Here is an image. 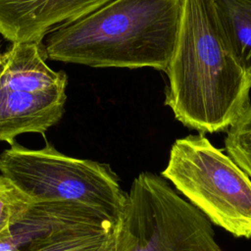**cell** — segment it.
Here are the masks:
<instances>
[{
    "mask_svg": "<svg viewBox=\"0 0 251 251\" xmlns=\"http://www.w3.org/2000/svg\"><path fill=\"white\" fill-rule=\"evenodd\" d=\"M33 203L9 178L0 175V234L20 219Z\"/></svg>",
    "mask_w": 251,
    "mask_h": 251,
    "instance_id": "12",
    "label": "cell"
},
{
    "mask_svg": "<svg viewBox=\"0 0 251 251\" xmlns=\"http://www.w3.org/2000/svg\"><path fill=\"white\" fill-rule=\"evenodd\" d=\"M0 172L33 202L79 203L116 223L126 198L108 164L67 156L48 142L29 149L15 141L0 154Z\"/></svg>",
    "mask_w": 251,
    "mask_h": 251,
    "instance_id": "5",
    "label": "cell"
},
{
    "mask_svg": "<svg viewBox=\"0 0 251 251\" xmlns=\"http://www.w3.org/2000/svg\"><path fill=\"white\" fill-rule=\"evenodd\" d=\"M114 226L103 212L66 201L34 202L0 234V251H31L54 231L72 226Z\"/></svg>",
    "mask_w": 251,
    "mask_h": 251,
    "instance_id": "8",
    "label": "cell"
},
{
    "mask_svg": "<svg viewBox=\"0 0 251 251\" xmlns=\"http://www.w3.org/2000/svg\"><path fill=\"white\" fill-rule=\"evenodd\" d=\"M184 0H112L44 38L48 59L92 68L167 72Z\"/></svg>",
    "mask_w": 251,
    "mask_h": 251,
    "instance_id": "2",
    "label": "cell"
},
{
    "mask_svg": "<svg viewBox=\"0 0 251 251\" xmlns=\"http://www.w3.org/2000/svg\"><path fill=\"white\" fill-rule=\"evenodd\" d=\"M112 0H0V34L11 43H42L56 27L79 20Z\"/></svg>",
    "mask_w": 251,
    "mask_h": 251,
    "instance_id": "7",
    "label": "cell"
},
{
    "mask_svg": "<svg viewBox=\"0 0 251 251\" xmlns=\"http://www.w3.org/2000/svg\"><path fill=\"white\" fill-rule=\"evenodd\" d=\"M115 233L116 251H222L206 216L149 172L133 179Z\"/></svg>",
    "mask_w": 251,
    "mask_h": 251,
    "instance_id": "3",
    "label": "cell"
},
{
    "mask_svg": "<svg viewBox=\"0 0 251 251\" xmlns=\"http://www.w3.org/2000/svg\"><path fill=\"white\" fill-rule=\"evenodd\" d=\"M99 251H116V233H115V227L113 231L111 232L110 236L106 240V242L103 244V246L100 248Z\"/></svg>",
    "mask_w": 251,
    "mask_h": 251,
    "instance_id": "13",
    "label": "cell"
},
{
    "mask_svg": "<svg viewBox=\"0 0 251 251\" xmlns=\"http://www.w3.org/2000/svg\"><path fill=\"white\" fill-rule=\"evenodd\" d=\"M115 226H66L51 233L31 251H99Z\"/></svg>",
    "mask_w": 251,
    "mask_h": 251,
    "instance_id": "10",
    "label": "cell"
},
{
    "mask_svg": "<svg viewBox=\"0 0 251 251\" xmlns=\"http://www.w3.org/2000/svg\"><path fill=\"white\" fill-rule=\"evenodd\" d=\"M1 59H2V53L0 52V62H1Z\"/></svg>",
    "mask_w": 251,
    "mask_h": 251,
    "instance_id": "14",
    "label": "cell"
},
{
    "mask_svg": "<svg viewBox=\"0 0 251 251\" xmlns=\"http://www.w3.org/2000/svg\"><path fill=\"white\" fill-rule=\"evenodd\" d=\"M161 176L211 223L251 238V178L203 133L177 138Z\"/></svg>",
    "mask_w": 251,
    "mask_h": 251,
    "instance_id": "4",
    "label": "cell"
},
{
    "mask_svg": "<svg viewBox=\"0 0 251 251\" xmlns=\"http://www.w3.org/2000/svg\"><path fill=\"white\" fill-rule=\"evenodd\" d=\"M43 43H12L0 62V141L44 133L65 112L68 75L46 64Z\"/></svg>",
    "mask_w": 251,
    "mask_h": 251,
    "instance_id": "6",
    "label": "cell"
},
{
    "mask_svg": "<svg viewBox=\"0 0 251 251\" xmlns=\"http://www.w3.org/2000/svg\"><path fill=\"white\" fill-rule=\"evenodd\" d=\"M165 104L199 133L227 129L251 105V78L226 45L205 0H184L167 70Z\"/></svg>",
    "mask_w": 251,
    "mask_h": 251,
    "instance_id": "1",
    "label": "cell"
},
{
    "mask_svg": "<svg viewBox=\"0 0 251 251\" xmlns=\"http://www.w3.org/2000/svg\"><path fill=\"white\" fill-rule=\"evenodd\" d=\"M225 146L231 159L251 178V105L227 129Z\"/></svg>",
    "mask_w": 251,
    "mask_h": 251,
    "instance_id": "11",
    "label": "cell"
},
{
    "mask_svg": "<svg viewBox=\"0 0 251 251\" xmlns=\"http://www.w3.org/2000/svg\"><path fill=\"white\" fill-rule=\"evenodd\" d=\"M226 45L251 78V0H205Z\"/></svg>",
    "mask_w": 251,
    "mask_h": 251,
    "instance_id": "9",
    "label": "cell"
}]
</instances>
